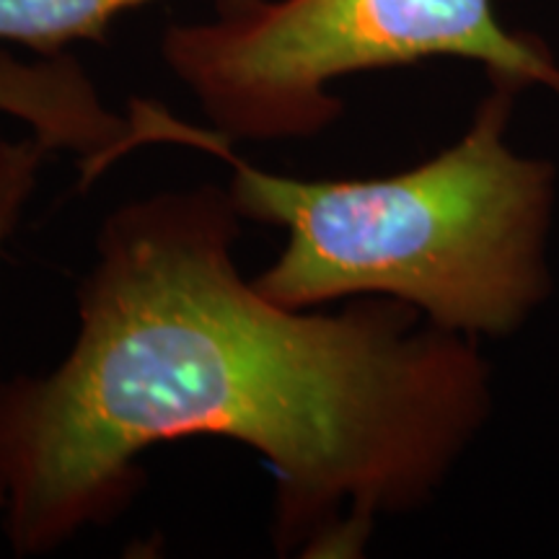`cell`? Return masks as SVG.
<instances>
[{
  "mask_svg": "<svg viewBox=\"0 0 559 559\" xmlns=\"http://www.w3.org/2000/svg\"><path fill=\"white\" fill-rule=\"evenodd\" d=\"M228 190L124 202L96 234L58 368L0 381L3 531L19 557L115 521L153 445L213 436L275 477L280 555L345 557L376 515L428 498L481 412L459 334L389 300L288 309L234 262Z\"/></svg>",
  "mask_w": 559,
  "mask_h": 559,
  "instance_id": "1",
  "label": "cell"
},
{
  "mask_svg": "<svg viewBox=\"0 0 559 559\" xmlns=\"http://www.w3.org/2000/svg\"><path fill=\"white\" fill-rule=\"evenodd\" d=\"M510 86L481 104L466 135L415 169L379 179H296L236 156L218 130L153 104L151 143L226 160L241 221L285 228L288 243L254 277L288 309L337 298L400 300L453 334H500L539 298L549 174L506 143Z\"/></svg>",
  "mask_w": 559,
  "mask_h": 559,
  "instance_id": "2",
  "label": "cell"
},
{
  "mask_svg": "<svg viewBox=\"0 0 559 559\" xmlns=\"http://www.w3.org/2000/svg\"><path fill=\"white\" fill-rule=\"evenodd\" d=\"M160 55L230 143L319 135L342 111L332 81L428 58L559 94V68L492 0H221L215 21L171 26Z\"/></svg>",
  "mask_w": 559,
  "mask_h": 559,
  "instance_id": "3",
  "label": "cell"
},
{
  "mask_svg": "<svg viewBox=\"0 0 559 559\" xmlns=\"http://www.w3.org/2000/svg\"><path fill=\"white\" fill-rule=\"evenodd\" d=\"M0 111L29 124L50 151L79 156L83 181H94L138 148L132 117L111 111L68 52L29 62L0 50Z\"/></svg>",
  "mask_w": 559,
  "mask_h": 559,
  "instance_id": "4",
  "label": "cell"
},
{
  "mask_svg": "<svg viewBox=\"0 0 559 559\" xmlns=\"http://www.w3.org/2000/svg\"><path fill=\"white\" fill-rule=\"evenodd\" d=\"M153 0H0V41L60 55L73 41H102L111 21Z\"/></svg>",
  "mask_w": 559,
  "mask_h": 559,
  "instance_id": "5",
  "label": "cell"
},
{
  "mask_svg": "<svg viewBox=\"0 0 559 559\" xmlns=\"http://www.w3.org/2000/svg\"><path fill=\"white\" fill-rule=\"evenodd\" d=\"M47 153L52 151L34 135L0 140V249L13 236L21 215L34 198ZM0 513H3V498H0Z\"/></svg>",
  "mask_w": 559,
  "mask_h": 559,
  "instance_id": "6",
  "label": "cell"
}]
</instances>
